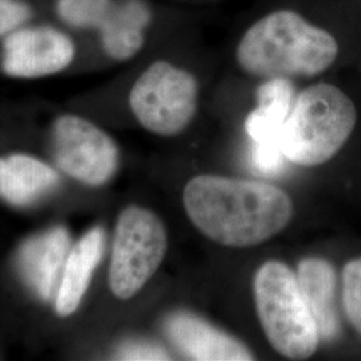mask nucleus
I'll list each match as a JSON object with an SVG mask.
<instances>
[{
	"mask_svg": "<svg viewBox=\"0 0 361 361\" xmlns=\"http://www.w3.org/2000/svg\"><path fill=\"white\" fill-rule=\"evenodd\" d=\"M195 229L226 247L261 245L293 219V201L284 189L264 180L214 174L195 176L182 193Z\"/></svg>",
	"mask_w": 361,
	"mask_h": 361,
	"instance_id": "1",
	"label": "nucleus"
},
{
	"mask_svg": "<svg viewBox=\"0 0 361 361\" xmlns=\"http://www.w3.org/2000/svg\"><path fill=\"white\" fill-rule=\"evenodd\" d=\"M340 54L334 31L296 10L279 8L246 28L235 47V62L250 77L293 80L326 73Z\"/></svg>",
	"mask_w": 361,
	"mask_h": 361,
	"instance_id": "2",
	"label": "nucleus"
},
{
	"mask_svg": "<svg viewBox=\"0 0 361 361\" xmlns=\"http://www.w3.org/2000/svg\"><path fill=\"white\" fill-rule=\"evenodd\" d=\"M356 104L345 91L328 82L297 92L281 131L285 158L298 166L329 162L347 145L357 126Z\"/></svg>",
	"mask_w": 361,
	"mask_h": 361,
	"instance_id": "3",
	"label": "nucleus"
},
{
	"mask_svg": "<svg viewBox=\"0 0 361 361\" xmlns=\"http://www.w3.org/2000/svg\"><path fill=\"white\" fill-rule=\"evenodd\" d=\"M253 295L258 320L273 349L290 360L312 357L322 336L296 273L277 259L264 262L255 274Z\"/></svg>",
	"mask_w": 361,
	"mask_h": 361,
	"instance_id": "4",
	"label": "nucleus"
},
{
	"mask_svg": "<svg viewBox=\"0 0 361 361\" xmlns=\"http://www.w3.org/2000/svg\"><path fill=\"white\" fill-rule=\"evenodd\" d=\"M200 83L189 70L169 61H155L135 79L129 106L143 129L159 137L180 135L198 110Z\"/></svg>",
	"mask_w": 361,
	"mask_h": 361,
	"instance_id": "5",
	"label": "nucleus"
},
{
	"mask_svg": "<svg viewBox=\"0 0 361 361\" xmlns=\"http://www.w3.org/2000/svg\"><path fill=\"white\" fill-rule=\"evenodd\" d=\"M165 224L154 212L138 205L118 216L111 247L109 285L119 300L141 292L161 267L168 252Z\"/></svg>",
	"mask_w": 361,
	"mask_h": 361,
	"instance_id": "6",
	"label": "nucleus"
},
{
	"mask_svg": "<svg viewBox=\"0 0 361 361\" xmlns=\"http://www.w3.org/2000/svg\"><path fill=\"white\" fill-rule=\"evenodd\" d=\"M52 137L56 164L70 177L89 186H102L116 176L121 161L118 145L87 118L58 116Z\"/></svg>",
	"mask_w": 361,
	"mask_h": 361,
	"instance_id": "7",
	"label": "nucleus"
},
{
	"mask_svg": "<svg viewBox=\"0 0 361 361\" xmlns=\"http://www.w3.org/2000/svg\"><path fill=\"white\" fill-rule=\"evenodd\" d=\"M1 40V71L15 79L51 77L77 58L75 39L66 28L54 25L30 22Z\"/></svg>",
	"mask_w": 361,
	"mask_h": 361,
	"instance_id": "8",
	"label": "nucleus"
},
{
	"mask_svg": "<svg viewBox=\"0 0 361 361\" xmlns=\"http://www.w3.org/2000/svg\"><path fill=\"white\" fill-rule=\"evenodd\" d=\"M165 329L170 341L192 360L250 361L255 353L241 340L189 312L169 316Z\"/></svg>",
	"mask_w": 361,
	"mask_h": 361,
	"instance_id": "9",
	"label": "nucleus"
},
{
	"mask_svg": "<svg viewBox=\"0 0 361 361\" xmlns=\"http://www.w3.org/2000/svg\"><path fill=\"white\" fill-rule=\"evenodd\" d=\"M70 234L58 226L30 238L19 252V268L28 286L43 300H50L70 253Z\"/></svg>",
	"mask_w": 361,
	"mask_h": 361,
	"instance_id": "10",
	"label": "nucleus"
},
{
	"mask_svg": "<svg viewBox=\"0 0 361 361\" xmlns=\"http://www.w3.org/2000/svg\"><path fill=\"white\" fill-rule=\"evenodd\" d=\"M104 229L97 226L70 250L55 297V310L59 316L67 317L79 308L104 256Z\"/></svg>",
	"mask_w": 361,
	"mask_h": 361,
	"instance_id": "11",
	"label": "nucleus"
},
{
	"mask_svg": "<svg viewBox=\"0 0 361 361\" xmlns=\"http://www.w3.org/2000/svg\"><path fill=\"white\" fill-rule=\"evenodd\" d=\"M152 11L143 0H123L114 4L102 26L99 40L104 54L116 62H128L142 51Z\"/></svg>",
	"mask_w": 361,
	"mask_h": 361,
	"instance_id": "12",
	"label": "nucleus"
},
{
	"mask_svg": "<svg viewBox=\"0 0 361 361\" xmlns=\"http://www.w3.org/2000/svg\"><path fill=\"white\" fill-rule=\"evenodd\" d=\"M58 182V173L35 157L11 154L0 158V198L11 205H30Z\"/></svg>",
	"mask_w": 361,
	"mask_h": 361,
	"instance_id": "13",
	"label": "nucleus"
},
{
	"mask_svg": "<svg viewBox=\"0 0 361 361\" xmlns=\"http://www.w3.org/2000/svg\"><path fill=\"white\" fill-rule=\"evenodd\" d=\"M297 280L324 340H332L340 332L335 307L336 273L324 258H305L297 268Z\"/></svg>",
	"mask_w": 361,
	"mask_h": 361,
	"instance_id": "14",
	"label": "nucleus"
},
{
	"mask_svg": "<svg viewBox=\"0 0 361 361\" xmlns=\"http://www.w3.org/2000/svg\"><path fill=\"white\" fill-rule=\"evenodd\" d=\"M116 0H55L54 10L63 26L77 31L99 30Z\"/></svg>",
	"mask_w": 361,
	"mask_h": 361,
	"instance_id": "15",
	"label": "nucleus"
},
{
	"mask_svg": "<svg viewBox=\"0 0 361 361\" xmlns=\"http://www.w3.org/2000/svg\"><path fill=\"white\" fill-rule=\"evenodd\" d=\"M341 300L347 320L361 336V257L348 261L343 269Z\"/></svg>",
	"mask_w": 361,
	"mask_h": 361,
	"instance_id": "16",
	"label": "nucleus"
},
{
	"mask_svg": "<svg viewBox=\"0 0 361 361\" xmlns=\"http://www.w3.org/2000/svg\"><path fill=\"white\" fill-rule=\"evenodd\" d=\"M34 7L27 0H0V39L30 23Z\"/></svg>",
	"mask_w": 361,
	"mask_h": 361,
	"instance_id": "17",
	"label": "nucleus"
},
{
	"mask_svg": "<svg viewBox=\"0 0 361 361\" xmlns=\"http://www.w3.org/2000/svg\"><path fill=\"white\" fill-rule=\"evenodd\" d=\"M119 360H169V353L159 345L146 341L123 344L118 353Z\"/></svg>",
	"mask_w": 361,
	"mask_h": 361,
	"instance_id": "18",
	"label": "nucleus"
}]
</instances>
